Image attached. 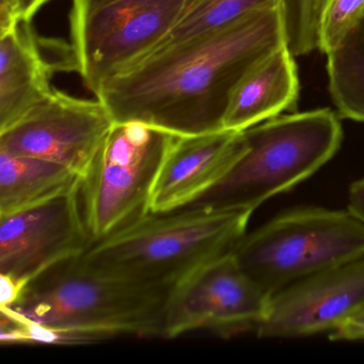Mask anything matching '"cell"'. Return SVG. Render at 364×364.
<instances>
[{"mask_svg":"<svg viewBox=\"0 0 364 364\" xmlns=\"http://www.w3.org/2000/svg\"><path fill=\"white\" fill-rule=\"evenodd\" d=\"M50 1L53 0H16L14 14L16 20L33 22V18L39 14L40 10Z\"/></svg>","mask_w":364,"mask_h":364,"instance_id":"cell-22","label":"cell"},{"mask_svg":"<svg viewBox=\"0 0 364 364\" xmlns=\"http://www.w3.org/2000/svg\"><path fill=\"white\" fill-rule=\"evenodd\" d=\"M327 56L330 95L338 112L364 122V16Z\"/></svg>","mask_w":364,"mask_h":364,"instance_id":"cell-16","label":"cell"},{"mask_svg":"<svg viewBox=\"0 0 364 364\" xmlns=\"http://www.w3.org/2000/svg\"><path fill=\"white\" fill-rule=\"evenodd\" d=\"M176 136L138 121L114 123L80 188L92 242L150 212L155 178Z\"/></svg>","mask_w":364,"mask_h":364,"instance_id":"cell-7","label":"cell"},{"mask_svg":"<svg viewBox=\"0 0 364 364\" xmlns=\"http://www.w3.org/2000/svg\"><path fill=\"white\" fill-rule=\"evenodd\" d=\"M114 120L95 100L53 88L18 122L0 132V150L37 157L86 176Z\"/></svg>","mask_w":364,"mask_h":364,"instance_id":"cell-10","label":"cell"},{"mask_svg":"<svg viewBox=\"0 0 364 364\" xmlns=\"http://www.w3.org/2000/svg\"><path fill=\"white\" fill-rule=\"evenodd\" d=\"M242 149V131L176 135L155 178L150 212H172L199 201L223 180Z\"/></svg>","mask_w":364,"mask_h":364,"instance_id":"cell-13","label":"cell"},{"mask_svg":"<svg viewBox=\"0 0 364 364\" xmlns=\"http://www.w3.org/2000/svg\"><path fill=\"white\" fill-rule=\"evenodd\" d=\"M330 338L336 341L364 340V311L351 317L336 331L330 333Z\"/></svg>","mask_w":364,"mask_h":364,"instance_id":"cell-20","label":"cell"},{"mask_svg":"<svg viewBox=\"0 0 364 364\" xmlns=\"http://www.w3.org/2000/svg\"><path fill=\"white\" fill-rule=\"evenodd\" d=\"M323 0H280L287 46L294 56L318 48V22Z\"/></svg>","mask_w":364,"mask_h":364,"instance_id":"cell-18","label":"cell"},{"mask_svg":"<svg viewBox=\"0 0 364 364\" xmlns=\"http://www.w3.org/2000/svg\"><path fill=\"white\" fill-rule=\"evenodd\" d=\"M193 0H72L75 72L93 95L156 50Z\"/></svg>","mask_w":364,"mask_h":364,"instance_id":"cell-6","label":"cell"},{"mask_svg":"<svg viewBox=\"0 0 364 364\" xmlns=\"http://www.w3.org/2000/svg\"><path fill=\"white\" fill-rule=\"evenodd\" d=\"M364 16V0H323L318 22V48L329 54Z\"/></svg>","mask_w":364,"mask_h":364,"instance_id":"cell-19","label":"cell"},{"mask_svg":"<svg viewBox=\"0 0 364 364\" xmlns=\"http://www.w3.org/2000/svg\"><path fill=\"white\" fill-rule=\"evenodd\" d=\"M348 210L364 225V178L355 181L349 188Z\"/></svg>","mask_w":364,"mask_h":364,"instance_id":"cell-21","label":"cell"},{"mask_svg":"<svg viewBox=\"0 0 364 364\" xmlns=\"http://www.w3.org/2000/svg\"><path fill=\"white\" fill-rule=\"evenodd\" d=\"M242 137L231 169L193 205L255 212L326 165L340 149L343 131L338 116L323 108L274 117L245 129Z\"/></svg>","mask_w":364,"mask_h":364,"instance_id":"cell-4","label":"cell"},{"mask_svg":"<svg viewBox=\"0 0 364 364\" xmlns=\"http://www.w3.org/2000/svg\"><path fill=\"white\" fill-rule=\"evenodd\" d=\"M278 5L280 0H193L159 48L217 31L253 12Z\"/></svg>","mask_w":364,"mask_h":364,"instance_id":"cell-17","label":"cell"},{"mask_svg":"<svg viewBox=\"0 0 364 364\" xmlns=\"http://www.w3.org/2000/svg\"><path fill=\"white\" fill-rule=\"evenodd\" d=\"M364 311V257L298 281L270 297L259 338L332 333Z\"/></svg>","mask_w":364,"mask_h":364,"instance_id":"cell-11","label":"cell"},{"mask_svg":"<svg viewBox=\"0 0 364 364\" xmlns=\"http://www.w3.org/2000/svg\"><path fill=\"white\" fill-rule=\"evenodd\" d=\"M284 44L280 4L157 48L108 80L95 97L114 122L138 121L176 135L219 131L240 80Z\"/></svg>","mask_w":364,"mask_h":364,"instance_id":"cell-1","label":"cell"},{"mask_svg":"<svg viewBox=\"0 0 364 364\" xmlns=\"http://www.w3.org/2000/svg\"><path fill=\"white\" fill-rule=\"evenodd\" d=\"M80 188L0 216L1 306L14 304L31 283L90 246Z\"/></svg>","mask_w":364,"mask_h":364,"instance_id":"cell-8","label":"cell"},{"mask_svg":"<svg viewBox=\"0 0 364 364\" xmlns=\"http://www.w3.org/2000/svg\"><path fill=\"white\" fill-rule=\"evenodd\" d=\"M272 296L253 282L231 252L196 270L170 291L164 318V338L195 331L238 336L257 331Z\"/></svg>","mask_w":364,"mask_h":364,"instance_id":"cell-9","label":"cell"},{"mask_svg":"<svg viewBox=\"0 0 364 364\" xmlns=\"http://www.w3.org/2000/svg\"><path fill=\"white\" fill-rule=\"evenodd\" d=\"M58 72H75L71 44L40 37L28 21L0 28V132L50 95Z\"/></svg>","mask_w":364,"mask_h":364,"instance_id":"cell-12","label":"cell"},{"mask_svg":"<svg viewBox=\"0 0 364 364\" xmlns=\"http://www.w3.org/2000/svg\"><path fill=\"white\" fill-rule=\"evenodd\" d=\"M299 92L297 68L287 44L255 65L232 95L223 129L242 132L289 109Z\"/></svg>","mask_w":364,"mask_h":364,"instance_id":"cell-14","label":"cell"},{"mask_svg":"<svg viewBox=\"0 0 364 364\" xmlns=\"http://www.w3.org/2000/svg\"><path fill=\"white\" fill-rule=\"evenodd\" d=\"M16 0H0V28L16 22Z\"/></svg>","mask_w":364,"mask_h":364,"instance_id":"cell-23","label":"cell"},{"mask_svg":"<svg viewBox=\"0 0 364 364\" xmlns=\"http://www.w3.org/2000/svg\"><path fill=\"white\" fill-rule=\"evenodd\" d=\"M232 255L268 295L364 257V225L349 210L296 208L245 234Z\"/></svg>","mask_w":364,"mask_h":364,"instance_id":"cell-5","label":"cell"},{"mask_svg":"<svg viewBox=\"0 0 364 364\" xmlns=\"http://www.w3.org/2000/svg\"><path fill=\"white\" fill-rule=\"evenodd\" d=\"M74 261L31 283L11 306H1L20 321L21 343L163 338L169 289L97 276Z\"/></svg>","mask_w":364,"mask_h":364,"instance_id":"cell-2","label":"cell"},{"mask_svg":"<svg viewBox=\"0 0 364 364\" xmlns=\"http://www.w3.org/2000/svg\"><path fill=\"white\" fill-rule=\"evenodd\" d=\"M82 182L65 166L0 150V216L39 205L80 188Z\"/></svg>","mask_w":364,"mask_h":364,"instance_id":"cell-15","label":"cell"},{"mask_svg":"<svg viewBox=\"0 0 364 364\" xmlns=\"http://www.w3.org/2000/svg\"><path fill=\"white\" fill-rule=\"evenodd\" d=\"M252 213L203 205L149 212L91 242L74 262L97 276L171 291L202 266L231 252Z\"/></svg>","mask_w":364,"mask_h":364,"instance_id":"cell-3","label":"cell"}]
</instances>
